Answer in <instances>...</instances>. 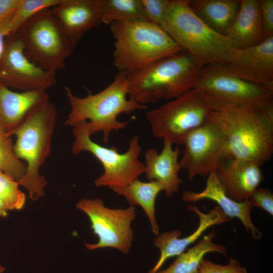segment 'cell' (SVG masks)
<instances>
[{
    "label": "cell",
    "mask_w": 273,
    "mask_h": 273,
    "mask_svg": "<svg viewBox=\"0 0 273 273\" xmlns=\"http://www.w3.org/2000/svg\"><path fill=\"white\" fill-rule=\"evenodd\" d=\"M225 139L230 159L261 166L273 154V106L264 109L231 107L212 111Z\"/></svg>",
    "instance_id": "6da1fadb"
},
{
    "label": "cell",
    "mask_w": 273,
    "mask_h": 273,
    "mask_svg": "<svg viewBox=\"0 0 273 273\" xmlns=\"http://www.w3.org/2000/svg\"><path fill=\"white\" fill-rule=\"evenodd\" d=\"M204 66L184 50L127 73L129 99L144 105L172 100L193 88Z\"/></svg>",
    "instance_id": "7a4b0ae2"
},
{
    "label": "cell",
    "mask_w": 273,
    "mask_h": 273,
    "mask_svg": "<svg viewBox=\"0 0 273 273\" xmlns=\"http://www.w3.org/2000/svg\"><path fill=\"white\" fill-rule=\"evenodd\" d=\"M160 26L204 66L227 63L237 49L228 37L216 32L200 19L188 0H169Z\"/></svg>",
    "instance_id": "3957f363"
},
{
    "label": "cell",
    "mask_w": 273,
    "mask_h": 273,
    "mask_svg": "<svg viewBox=\"0 0 273 273\" xmlns=\"http://www.w3.org/2000/svg\"><path fill=\"white\" fill-rule=\"evenodd\" d=\"M64 89L71 108L64 124L74 126L79 122L88 120L90 135L102 131L105 144L109 141L111 131H118L128 124V121L117 120L119 114L148 108L145 105L127 99V73L123 71H119L108 86L95 94L87 90L86 96L80 98L74 95L69 87L65 86Z\"/></svg>",
    "instance_id": "277c9868"
},
{
    "label": "cell",
    "mask_w": 273,
    "mask_h": 273,
    "mask_svg": "<svg viewBox=\"0 0 273 273\" xmlns=\"http://www.w3.org/2000/svg\"><path fill=\"white\" fill-rule=\"evenodd\" d=\"M57 118L56 108L48 100L33 108L12 134L16 137L15 154L26 165L24 176L18 182L27 190L32 201L44 195L47 185L39 170L50 154Z\"/></svg>",
    "instance_id": "5b68a950"
},
{
    "label": "cell",
    "mask_w": 273,
    "mask_h": 273,
    "mask_svg": "<svg viewBox=\"0 0 273 273\" xmlns=\"http://www.w3.org/2000/svg\"><path fill=\"white\" fill-rule=\"evenodd\" d=\"M114 38L113 63L127 73L183 50L158 25L148 21H118L110 24Z\"/></svg>",
    "instance_id": "8992f818"
},
{
    "label": "cell",
    "mask_w": 273,
    "mask_h": 273,
    "mask_svg": "<svg viewBox=\"0 0 273 273\" xmlns=\"http://www.w3.org/2000/svg\"><path fill=\"white\" fill-rule=\"evenodd\" d=\"M193 88L212 111L231 107L264 109L273 106V90L242 79L226 63L204 65Z\"/></svg>",
    "instance_id": "52a82bcc"
},
{
    "label": "cell",
    "mask_w": 273,
    "mask_h": 273,
    "mask_svg": "<svg viewBox=\"0 0 273 273\" xmlns=\"http://www.w3.org/2000/svg\"><path fill=\"white\" fill-rule=\"evenodd\" d=\"M15 33L23 44L26 57L47 70L56 71L63 68L66 59L76 47L50 9L34 15Z\"/></svg>",
    "instance_id": "ba28073f"
},
{
    "label": "cell",
    "mask_w": 273,
    "mask_h": 273,
    "mask_svg": "<svg viewBox=\"0 0 273 273\" xmlns=\"http://www.w3.org/2000/svg\"><path fill=\"white\" fill-rule=\"evenodd\" d=\"M73 127L74 141L71 147L72 153L88 152L103 167V173L95 180L97 187L111 188L124 186L145 173V164L139 159L141 148L138 135L129 141L127 151L121 154L115 147L107 148L94 142L90 138L87 121L79 122Z\"/></svg>",
    "instance_id": "9c48e42d"
},
{
    "label": "cell",
    "mask_w": 273,
    "mask_h": 273,
    "mask_svg": "<svg viewBox=\"0 0 273 273\" xmlns=\"http://www.w3.org/2000/svg\"><path fill=\"white\" fill-rule=\"evenodd\" d=\"M212 111L193 88L146 113L152 134L177 145L202 125Z\"/></svg>",
    "instance_id": "30bf717a"
},
{
    "label": "cell",
    "mask_w": 273,
    "mask_h": 273,
    "mask_svg": "<svg viewBox=\"0 0 273 273\" xmlns=\"http://www.w3.org/2000/svg\"><path fill=\"white\" fill-rule=\"evenodd\" d=\"M211 111L206 121L187 136L183 145L181 169L189 180L198 175L208 176L230 159L224 134Z\"/></svg>",
    "instance_id": "8fae6325"
},
{
    "label": "cell",
    "mask_w": 273,
    "mask_h": 273,
    "mask_svg": "<svg viewBox=\"0 0 273 273\" xmlns=\"http://www.w3.org/2000/svg\"><path fill=\"white\" fill-rule=\"evenodd\" d=\"M77 209L88 216L93 233L98 237L95 244L85 243L86 248L93 250L113 248L127 254L133 241L131 223L135 217L134 206L111 209L106 207L100 198H82L76 204Z\"/></svg>",
    "instance_id": "7c38bea8"
},
{
    "label": "cell",
    "mask_w": 273,
    "mask_h": 273,
    "mask_svg": "<svg viewBox=\"0 0 273 273\" xmlns=\"http://www.w3.org/2000/svg\"><path fill=\"white\" fill-rule=\"evenodd\" d=\"M0 59V80L20 92L46 90L56 82V71L47 70L31 61L16 33L7 37Z\"/></svg>",
    "instance_id": "4fadbf2b"
},
{
    "label": "cell",
    "mask_w": 273,
    "mask_h": 273,
    "mask_svg": "<svg viewBox=\"0 0 273 273\" xmlns=\"http://www.w3.org/2000/svg\"><path fill=\"white\" fill-rule=\"evenodd\" d=\"M226 64L242 79L273 90V36L256 45L237 49Z\"/></svg>",
    "instance_id": "5bb4252c"
},
{
    "label": "cell",
    "mask_w": 273,
    "mask_h": 273,
    "mask_svg": "<svg viewBox=\"0 0 273 273\" xmlns=\"http://www.w3.org/2000/svg\"><path fill=\"white\" fill-rule=\"evenodd\" d=\"M188 208L199 217V225L197 229L190 235L182 238H179L181 232L179 230L159 234L153 243L160 250V257L148 273H156L168 259L183 253L188 246L196 242L210 226L231 220L218 205L207 213L201 211L195 206L189 205Z\"/></svg>",
    "instance_id": "9a60e30c"
},
{
    "label": "cell",
    "mask_w": 273,
    "mask_h": 273,
    "mask_svg": "<svg viewBox=\"0 0 273 273\" xmlns=\"http://www.w3.org/2000/svg\"><path fill=\"white\" fill-rule=\"evenodd\" d=\"M215 172L225 194L237 202L249 199L264 177L260 166L252 161L237 159L226 161Z\"/></svg>",
    "instance_id": "2e32d148"
},
{
    "label": "cell",
    "mask_w": 273,
    "mask_h": 273,
    "mask_svg": "<svg viewBox=\"0 0 273 273\" xmlns=\"http://www.w3.org/2000/svg\"><path fill=\"white\" fill-rule=\"evenodd\" d=\"M204 199H210L217 203L229 218L239 219L253 239L259 240L261 238L262 233L255 226L251 218L250 214L253 206L250 199L237 202L230 198L221 186L215 171L208 175L206 187L201 192L186 191L181 195V200L188 202H196Z\"/></svg>",
    "instance_id": "e0dca14e"
},
{
    "label": "cell",
    "mask_w": 273,
    "mask_h": 273,
    "mask_svg": "<svg viewBox=\"0 0 273 273\" xmlns=\"http://www.w3.org/2000/svg\"><path fill=\"white\" fill-rule=\"evenodd\" d=\"M51 11L75 44L85 32L102 23L98 0H64Z\"/></svg>",
    "instance_id": "ac0fdd59"
},
{
    "label": "cell",
    "mask_w": 273,
    "mask_h": 273,
    "mask_svg": "<svg viewBox=\"0 0 273 273\" xmlns=\"http://www.w3.org/2000/svg\"><path fill=\"white\" fill-rule=\"evenodd\" d=\"M48 100L46 90L14 92L0 80V132L11 136L29 112Z\"/></svg>",
    "instance_id": "d6986e66"
},
{
    "label": "cell",
    "mask_w": 273,
    "mask_h": 273,
    "mask_svg": "<svg viewBox=\"0 0 273 273\" xmlns=\"http://www.w3.org/2000/svg\"><path fill=\"white\" fill-rule=\"evenodd\" d=\"M172 144L163 139V148L160 154L155 148H149L145 154L147 178L160 183L167 197L178 192L183 183L178 176L181 168L178 158L181 151L178 146L173 149Z\"/></svg>",
    "instance_id": "ffe728a7"
},
{
    "label": "cell",
    "mask_w": 273,
    "mask_h": 273,
    "mask_svg": "<svg viewBox=\"0 0 273 273\" xmlns=\"http://www.w3.org/2000/svg\"><path fill=\"white\" fill-rule=\"evenodd\" d=\"M225 35L237 49L260 43L267 37L261 21L258 0H241L238 13Z\"/></svg>",
    "instance_id": "44dd1931"
},
{
    "label": "cell",
    "mask_w": 273,
    "mask_h": 273,
    "mask_svg": "<svg viewBox=\"0 0 273 273\" xmlns=\"http://www.w3.org/2000/svg\"><path fill=\"white\" fill-rule=\"evenodd\" d=\"M194 13L216 32L225 35L238 13L240 0H191Z\"/></svg>",
    "instance_id": "7402d4cb"
},
{
    "label": "cell",
    "mask_w": 273,
    "mask_h": 273,
    "mask_svg": "<svg viewBox=\"0 0 273 273\" xmlns=\"http://www.w3.org/2000/svg\"><path fill=\"white\" fill-rule=\"evenodd\" d=\"M123 196L130 206L140 205L145 212L151 224L152 233L159 234V228L155 216V201L159 193L163 191L161 184L156 180L143 182L138 178L122 187L111 188Z\"/></svg>",
    "instance_id": "603a6c76"
},
{
    "label": "cell",
    "mask_w": 273,
    "mask_h": 273,
    "mask_svg": "<svg viewBox=\"0 0 273 273\" xmlns=\"http://www.w3.org/2000/svg\"><path fill=\"white\" fill-rule=\"evenodd\" d=\"M215 237V231L212 230L193 247L177 256L169 267L156 273H197L207 253L214 252L226 256V247L213 242Z\"/></svg>",
    "instance_id": "cb8c5ba5"
},
{
    "label": "cell",
    "mask_w": 273,
    "mask_h": 273,
    "mask_svg": "<svg viewBox=\"0 0 273 273\" xmlns=\"http://www.w3.org/2000/svg\"><path fill=\"white\" fill-rule=\"evenodd\" d=\"M102 23L118 21H148L140 0H98Z\"/></svg>",
    "instance_id": "d4e9b609"
},
{
    "label": "cell",
    "mask_w": 273,
    "mask_h": 273,
    "mask_svg": "<svg viewBox=\"0 0 273 273\" xmlns=\"http://www.w3.org/2000/svg\"><path fill=\"white\" fill-rule=\"evenodd\" d=\"M11 136L0 132V171L19 181L25 175L26 165L16 156Z\"/></svg>",
    "instance_id": "484cf974"
},
{
    "label": "cell",
    "mask_w": 273,
    "mask_h": 273,
    "mask_svg": "<svg viewBox=\"0 0 273 273\" xmlns=\"http://www.w3.org/2000/svg\"><path fill=\"white\" fill-rule=\"evenodd\" d=\"M64 0H20L14 10L10 24V35L15 33L20 26L36 14L51 7H55Z\"/></svg>",
    "instance_id": "4316f807"
},
{
    "label": "cell",
    "mask_w": 273,
    "mask_h": 273,
    "mask_svg": "<svg viewBox=\"0 0 273 273\" xmlns=\"http://www.w3.org/2000/svg\"><path fill=\"white\" fill-rule=\"evenodd\" d=\"M19 186L18 181L0 171V200L8 210H20L24 206L26 196Z\"/></svg>",
    "instance_id": "83f0119b"
},
{
    "label": "cell",
    "mask_w": 273,
    "mask_h": 273,
    "mask_svg": "<svg viewBox=\"0 0 273 273\" xmlns=\"http://www.w3.org/2000/svg\"><path fill=\"white\" fill-rule=\"evenodd\" d=\"M169 1L140 0L144 14L147 21L160 26Z\"/></svg>",
    "instance_id": "f1b7e54d"
},
{
    "label": "cell",
    "mask_w": 273,
    "mask_h": 273,
    "mask_svg": "<svg viewBox=\"0 0 273 273\" xmlns=\"http://www.w3.org/2000/svg\"><path fill=\"white\" fill-rule=\"evenodd\" d=\"M197 273H248L246 268L237 260L229 259L227 265L218 264L203 259Z\"/></svg>",
    "instance_id": "f546056e"
},
{
    "label": "cell",
    "mask_w": 273,
    "mask_h": 273,
    "mask_svg": "<svg viewBox=\"0 0 273 273\" xmlns=\"http://www.w3.org/2000/svg\"><path fill=\"white\" fill-rule=\"evenodd\" d=\"M249 199L253 206L259 207L273 215V193L270 190L258 188L253 191Z\"/></svg>",
    "instance_id": "4dcf8cb0"
},
{
    "label": "cell",
    "mask_w": 273,
    "mask_h": 273,
    "mask_svg": "<svg viewBox=\"0 0 273 273\" xmlns=\"http://www.w3.org/2000/svg\"><path fill=\"white\" fill-rule=\"evenodd\" d=\"M258 2L266 37L273 36V0H258Z\"/></svg>",
    "instance_id": "1f68e13d"
},
{
    "label": "cell",
    "mask_w": 273,
    "mask_h": 273,
    "mask_svg": "<svg viewBox=\"0 0 273 273\" xmlns=\"http://www.w3.org/2000/svg\"><path fill=\"white\" fill-rule=\"evenodd\" d=\"M13 12L0 22V59L5 49L6 38L10 35L9 27Z\"/></svg>",
    "instance_id": "d6a6232c"
},
{
    "label": "cell",
    "mask_w": 273,
    "mask_h": 273,
    "mask_svg": "<svg viewBox=\"0 0 273 273\" xmlns=\"http://www.w3.org/2000/svg\"><path fill=\"white\" fill-rule=\"evenodd\" d=\"M19 2L20 0H0V22L14 11Z\"/></svg>",
    "instance_id": "836d02e7"
},
{
    "label": "cell",
    "mask_w": 273,
    "mask_h": 273,
    "mask_svg": "<svg viewBox=\"0 0 273 273\" xmlns=\"http://www.w3.org/2000/svg\"><path fill=\"white\" fill-rule=\"evenodd\" d=\"M8 210L5 208L3 203L0 200V217H5L8 214Z\"/></svg>",
    "instance_id": "e575fe53"
},
{
    "label": "cell",
    "mask_w": 273,
    "mask_h": 273,
    "mask_svg": "<svg viewBox=\"0 0 273 273\" xmlns=\"http://www.w3.org/2000/svg\"><path fill=\"white\" fill-rule=\"evenodd\" d=\"M5 270V268L0 264V273H3Z\"/></svg>",
    "instance_id": "d590c367"
}]
</instances>
